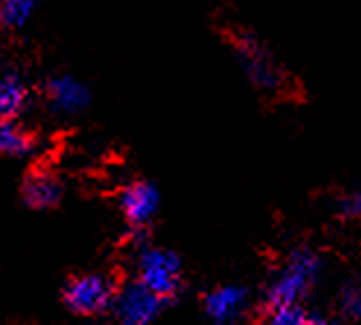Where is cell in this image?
<instances>
[{
    "mask_svg": "<svg viewBox=\"0 0 361 325\" xmlns=\"http://www.w3.org/2000/svg\"><path fill=\"white\" fill-rule=\"evenodd\" d=\"M322 270V259L313 249H295L286 266L276 272L265 291L267 309L279 305H299L311 293Z\"/></svg>",
    "mask_w": 361,
    "mask_h": 325,
    "instance_id": "1",
    "label": "cell"
},
{
    "mask_svg": "<svg viewBox=\"0 0 361 325\" xmlns=\"http://www.w3.org/2000/svg\"><path fill=\"white\" fill-rule=\"evenodd\" d=\"M136 282L166 302H173L182 291V261L166 247H147L140 252Z\"/></svg>",
    "mask_w": 361,
    "mask_h": 325,
    "instance_id": "2",
    "label": "cell"
},
{
    "mask_svg": "<svg viewBox=\"0 0 361 325\" xmlns=\"http://www.w3.org/2000/svg\"><path fill=\"white\" fill-rule=\"evenodd\" d=\"M118 286L106 275H76L63 288L67 309L78 316H99L113 307Z\"/></svg>",
    "mask_w": 361,
    "mask_h": 325,
    "instance_id": "3",
    "label": "cell"
},
{
    "mask_svg": "<svg viewBox=\"0 0 361 325\" xmlns=\"http://www.w3.org/2000/svg\"><path fill=\"white\" fill-rule=\"evenodd\" d=\"M169 305L161 297H157L152 291H147L136 279L125 286H120L113 297V314L120 325H152L164 307Z\"/></svg>",
    "mask_w": 361,
    "mask_h": 325,
    "instance_id": "4",
    "label": "cell"
},
{
    "mask_svg": "<svg viewBox=\"0 0 361 325\" xmlns=\"http://www.w3.org/2000/svg\"><path fill=\"white\" fill-rule=\"evenodd\" d=\"M235 56L255 88H260V90H265V93L281 90L283 74H281L279 65L271 60L267 49L262 47L258 40L251 37V35H240V37L235 40Z\"/></svg>",
    "mask_w": 361,
    "mask_h": 325,
    "instance_id": "5",
    "label": "cell"
},
{
    "mask_svg": "<svg viewBox=\"0 0 361 325\" xmlns=\"http://www.w3.org/2000/svg\"><path fill=\"white\" fill-rule=\"evenodd\" d=\"M159 206H161L159 189L147 180H136L127 184L120 194L122 215H125L127 224L138 228V231L154 222L157 213H159Z\"/></svg>",
    "mask_w": 361,
    "mask_h": 325,
    "instance_id": "6",
    "label": "cell"
},
{
    "mask_svg": "<svg viewBox=\"0 0 361 325\" xmlns=\"http://www.w3.org/2000/svg\"><path fill=\"white\" fill-rule=\"evenodd\" d=\"M47 98L54 111L63 113V116H74V113H81L90 104V90L78 78L60 74L47 83Z\"/></svg>",
    "mask_w": 361,
    "mask_h": 325,
    "instance_id": "7",
    "label": "cell"
},
{
    "mask_svg": "<svg viewBox=\"0 0 361 325\" xmlns=\"http://www.w3.org/2000/svg\"><path fill=\"white\" fill-rule=\"evenodd\" d=\"M249 293L244 286H219L202 297V309H205L207 319L214 325H228L237 321V316L244 312Z\"/></svg>",
    "mask_w": 361,
    "mask_h": 325,
    "instance_id": "8",
    "label": "cell"
},
{
    "mask_svg": "<svg viewBox=\"0 0 361 325\" xmlns=\"http://www.w3.org/2000/svg\"><path fill=\"white\" fill-rule=\"evenodd\" d=\"M23 203L32 210H49L63 199V182L49 171H35L23 182Z\"/></svg>",
    "mask_w": 361,
    "mask_h": 325,
    "instance_id": "9",
    "label": "cell"
},
{
    "mask_svg": "<svg viewBox=\"0 0 361 325\" xmlns=\"http://www.w3.org/2000/svg\"><path fill=\"white\" fill-rule=\"evenodd\" d=\"M30 88L25 78L16 72H7L0 76V118L16 120L23 109L28 107Z\"/></svg>",
    "mask_w": 361,
    "mask_h": 325,
    "instance_id": "10",
    "label": "cell"
},
{
    "mask_svg": "<svg viewBox=\"0 0 361 325\" xmlns=\"http://www.w3.org/2000/svg\"><path fill=\"white\" fill-rule=\"evenodd\" d=\"M35 148V138L16 120L0 118V155L3 157H25Z\"/></svg>",
    "mask_w": 361,
    "mask_h": 325,
    "instance_id": "11",
    "label": "cell"
},
{
    "mask_svg": "<svg viewBox=\"0 0 361 325\" xmlns=\"http://www.w3.org/2000/svg\"><path fill=\"white\" fill-rule=\"evenodd\" d=\"M37 0H0V28L19 30L32 19Z\"/></svg>",
    "mask_w": 361,
    "mask_h": 325,
    "instance_id": "12",
    "label": "cell"
},
{
    "mask_svg": "<svg viewBox=\"0 0 361 325\" xmlns=\"http://www.w3.org/2000/svg\"><path fill=\"white\" fill-rule=\"evenodd\" d=\"M306 316L302 305H279L269 309L267 325H302Z\"/></svg>",
    "mask_w": 361,
    "mask_h": 325,
    "instance_id": "13",
    "label": "cell"
},
{
    "mask_svg": "<svg viewBox=\"0 0 361 325\" xmlns=\"http://www.w3.org/2000/svg\"><path fill=\"white\" fill-rule=\"evenodd\" d=\"M338 309L343 314V319L348 321H357L361 314V293L357 284H348L341 288V297H338Z\"/></svg>",
    "mask_w": 361,
    "mask_h": 325,
    "instance_id": "14",
    "label": "cell"
},
{
    "mask_svg": "<svg viewBox=\"0 0 361 325\" xmlns=\"http://www.w3.org/2000/svg\"><path fill=\"white\" fill-rule=\"evenodd\" d=\"M361 213V196L357 191H350V194H343L338 199V215L343 219H355Z\"/></svg>",
    "mask_w": 361,
    "mask_h": 325,
    "instance_id": "15",
    "label": "cell"
},
{
    "mask_svg": "<svg viewBox=\"0 0 361 325\" xmlns=\"http://www.w3.org/2000/svg\"><path fill=\"white\" fill-rule=\"evenodd\" d=\"M302 325H336L331 319H324V316H306V321Z\"/></svg>",
    "mask_w": 361,
    "mask_h": 325,
    "instance_id": "16",
    "label": "cell"
}]
</instances>
